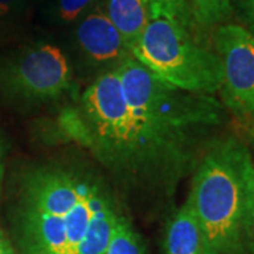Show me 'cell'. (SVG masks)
Wrapping results in <instances>:
<instances>
[{
	"instance_id": "8fae6325",
	"label": "cell",
	"mask_w": 254,
	"mask_h": 254,
	"mask_svg": "<svg viewBox=\"0 0 254 254\" xmlns=\"http://www.w3.org/2000/svg\"><path fill=\"white\" fill-rule=\"evenodd\" d=\"M144 243L134 230L131 222L123 215L110 237L109 246L105 254H144Z\"/></svg>"
},
{
	"instance_id": "5b68a950",
	"label": "cell",
	"mask_w": 254,
	"mask_h": 254,
	"mask_svg": "<svg viewBox=\"0 0 254 254\" xmlns=\"http://www.w3.org/2000/svg\"><path fill=\"white\" fill-rule=\"evenodd\" d=\"M0 89L23 102L46 103L73 91V71L58 46L40 41L0 64Z\"/></svg>"
},
{
	"instance_id": "7c38bea8",
	"label": "cell",
	"mask_w": 254,
	"mask_h": 254,
	"mask_svg": "<svg viewBox=\"0 0 254 254\" xmlns=\"http://www.w3.org/2000/svg\"><path fill=\"white\" fill-rule=\"evenodd\" d=\"M150 4L153 17L168 18L193 33L195 36L199 34L190 14L188 0H150Z\"/></svg>"
},
{
	"instance_id": "30bf717a",
	"label": "cell",
	"mask_w": 254,
	"mask_h": 254,
	"mask_svg": "<svg viewBox=\"0 0 254 254\" xmlns=\"http://www.w3.org/2000/svg\"><path fill=\"white\" fill-rule=\"evenodd\" d=\"M190 14L198 31L215 30L229 23L233 14L232 0H188Z\"/></svg>"
},
{
	"instance_id": "5bb4252c",
	"label": "cell",
	"mask_w": 254,
	"mask_h": 254,
	"mask_svg": "<svg viewBox=\"0 0 254 254\" xmlns=\"http://www.w3.org/2000/svg\"><path fill=\"white\" fill-rule=\"evenodd\" d=\"M27 0H0V23L14 18L23 10Z\"/></svg>"
},
{
	"instance_id": "9c48e42d",
	"label": "cell",
	"mask_w": 254,
	"mask_h": 254,
	"mask_svg": "<svg viewBox=\"0 0 254 254\" xmlns=\"http://www.w3.org/2000/svg\"><path fill=\"white\" fill-rule=\"evenodd\" d=\"M100 6L130 48L153 17L150 0H102Z\"/></svg>"
},
{
	"instance_id": "277c9868",
	"label": "cell",
	"mask_w": 254,
	"mask_h": 254,
	"mask_svg": "<svg viewBox=\"0 0 254 254\" xmlns=\"http://www.w3.org/2000/svg\"><path fill=\"white\" fill-rule=\"evenodd\" d=\"M130 50L136 61L177 89L212 96L220 89L216 53L175 21L153 17Z\"/></svg>"
},
{
	"instance_id": "ac0fdd59",
	"label": "cell",
	"mask_w": 254,
	"mask_h": 254,
	"mask_svg": "<svg viewBox=\"0 0 254 254\" xmlns=\"http://www.w3.org/2000/svg\"><path fill=\"white\" fill-rule=\"evenodd\" d=\"M1 175H3V164H1V151H0V182H1Z\"/></svg>"
},
{
	"instance_id": "9a60e30c",
	"label": "cell",
	"mask_w": 254,
	"mask_h": 254,
	"mask_svg": "<svg viewBox=\"0 0 254 254\" xmlns=\"http://www.w3.org/2000/svg\"><path fill=\"white\" fill-rule=\"evenodd\" d=\"M246 23V30L254 37V0H237Z\"/></svg>"
},
{
	"instance_id": "ba28073f",
	"label": "cell",
	"mask_w": 254,
	"mask_h": 254,
	"mask_svg": "<svg viewBox=\"0 0 254 254\" xmlns=\"http://www.w3.org/2000/svg\"><path fill=\"white\" fill-rule=\"evenodd\" d=\"M164 253L203 254L199 226L188 202L174 212L165 226Z\"/></svg>"
},
{
	"instance_id": "2e32d148",
	"label": "cell",
	"mask_w": 254,
	"mask_h": 254,
	"mask_svg": "<svg viewBox=\"0 0 254 254\" xmlns=\"http://www.w3.org/2000/svg\"><path fill=\"white\" fill-rule=\"evenodd\" d=\"M0 254H14L9 240L4 237V235L0 232Z\"/></svg>"
},
{
	"instance_id": "3957f363",
	"label": "cell",
	"mask_w": 254,
	"mask_h": 254,
	"mask_svg": "<svg viewBox=\"0 0 254 254\" xmlns=\"http://www.w3.org/2000/svg\"><path fill=\"white\" fill-rule=\"evenodd\" d=\"M188 205L203 254H254V160L237 137H215L193 170Z\"/></svg>"
},
{
	"instance_id": "e0dca14e",
	"label": "cell",
	"mask_w": 254,
	"mask_h": 254,
	"mask_svg": "<svg viewBox=\"0 0 254 254\" xmlns=\"http://www.w3.org/2000/svg\"><path fill=\"white\" fill-rule=\"evenodd\" d=\"M249 137H250V141L254 145V120L253 122H249Z\"/></svg>"
},
{
	"instance_id": "8992f818",
	"label": "cell",
	"mask_w": 254,
	"mask_h": 254,
	"mask_svg": "<svg viewBox=\"0 0 254 254\" xmlns=\"http://www.w3.org/2000/svg\"><path fill=\"white\" fill-rule=\"evenodd\" d=\"M213 51L222 68L219 93L227 110L254 120V37L245 26L226 23L213 30Z\"/></svg>"
},
{
	"instance_id": "52a82bcc",
	"label": "cell",
	"mask_w": 254,
	"mask_h": 254,
	"mask_svg": "<svg viewBox=\"0 0 254 254\" xmlns=\"http://www.w3.org/2000/svg\"><path fill=\"white\" fill-rule=\"evenodd\" d=\"M73 43L82 64L95 71L96 76L116 69L131 58L130 47L106 16L100 3L75 24Z\"/></svg>"
},
{
	"instance_id": "7a4b0ae2",
	"label": "cell",
	"mask_w": 254,
	"mask_h": 254,
	"mask_svg": "<svg viewBox=\"0 0 254 254\" xmlns=\"http://www.w3.org/2000/svg\"><path fill=\"white\" fill-rule=\"evenodd\" d=\"M123 215L103 178L79 165L41 164L18 184L14 225L24 254H105Z\"/></svg>"
},
{
	"instance_id": "d6986e66",
	"label": "cell",
	"mask_w": 254,
	"mask_h": 254,
	"mask_svg": "<svg viewBox=\"0 0 254 254\" xmlns=\"http://www.w3.org/2000/svg\"><path fill=\"white\" fill-rule=\"evenodd\" d=\"M253 226H254V213H253Z\"/></svg>"
},
{
	"instance_id": "4fadbf2b",
	"label": "cell",
	"mask_w": 254,
	"mask_h": 254,
	"mask_svg": "<svg viewBox=\"0 0 254 254\" xmlns=\"http://www.w3.org/2000/svg\"><path fill=\"white\" fill-rule=\"evenodd\" d=\"M98 0H54L51 17L58 24H76L98 3Z\"/></svg>"
},
{
	"instance_id": "6da1fadb",
	"label": "cell",
	"mask_w": 254,
	"mask_h": 254,
	"mask_svg": "<svg viewBox=\"0 0 254 254\" xmlns=\"http://www.w3.org/2000/svg\"><path fill=\"white\" fill-rule=\"evenodd\" d=\"M223 120L212 95L177 89L131 57L96 76L60 127L120 187L164 198L195 170Z\"/></svg>"
}]
</instances>
